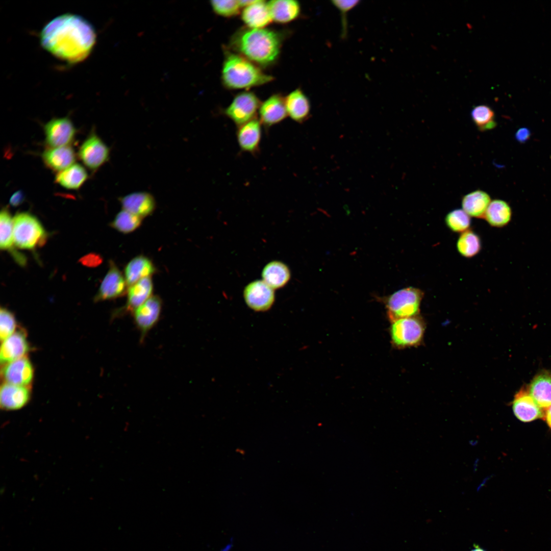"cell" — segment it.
I'll return each instance as SVG.
<instances>
[{"mask_svg":"<svg viewBox=\"0 0 551 551\" xmlns=\"http://www.w3.org/2000/svg\"><path fill=\"white\" fill-rule=\"evenodd\" d=\"M93 26L82 16L64 14L54 18L41 31L42 46L57 58L77 63L87 57L96 41Z\"/></svg>","mask_w":551,"mask_h":551,"instance_id":"obj_1","label":"cell"},{"mask_svg":"<svg viewBox=\"0 0 551 551\" xmlns=\"http://www.w3.org/2000/svg\"><path fill=\"white\" fill-rule=\"evenodd\" d=\"M233 44L241 56L265 66L277 59L281 42L279 34L272 30L248 29L234 37Z\"/></svg>","mask_w":551,"mask_h":551,"instance_id":"obj_2","label":"cell"},{"mask_svg":"<svg viewBox=\"0 0 551 551\" xmlns=\"http://www.w3.org/2000/svg\"><path fill=\"white\" fill-rule=\"evenodd\" d=\"M221 73L224 85L233 89L260 86L273 79L245 57L230 52L226 56Z\"/></svg>","mask_w":551,"mask_h":551,"instance_id":"obj_3","label":"cell"},{"mask_svg":"<svg viewBox=\"0 0 551 551\" xmlns=\"http://www.w3.org/2000/svg\"><path fill=\"white\" fill-rule=\"evenodd\" d=\"M47 232L38 218L26 212L17 213L13 217V239L15 247L34 250L43 245Z\"/></svg>","mask_w":551,"mask_h":551,"instance_id":"obj_4","label":"cell"},{"mask_svg":"<svg viewBox=\"0 0 551 551\" xmlns=\"http://www.w3.org/2000/svg\"><path fill=\"white\" fill-rule=\"evenodd\" d=\"M423 296L424 293L421 289L413 287L403 288L390 295L386 301L390 321L392 322L418 315Z\"/></svg>","mask_w":551,"mask_h":551,"instance_id":"obj_5","label":"cell"},{"mask_svg":"<svg viewBox=\"0 0 551 551\" xmlns=\"http://www.w3.org/2000/svg\"><path fill=\"white\" fill-rule=\"evenodd\" d=\"M425 327L423 320L418 315L392 322L390 334L393 346L401 349L419 345L423 338Z\"/></svg>","mask_w":551,"mask_h":551,"instance_id":"obj_6","label":"cell"},{"mask_svg":"<svg viewBox=\"0 0 551 551\" xmlns=\"http://www.w3.org/2000/svg\"><path fill=\"white\" fill-rule=\"evenodd\" d=\"M110 153L109 147L92 131L80 146L78 155L86 167L95 171L108 162Z\"/></svg>","mask_w":551,"mask_h":551,"instance_id":"obj_7","label":"cell"},{"mask_svg":"<svg viewBox=\"0 0 551 551\" xmlns=\"http://www.w3.org/2000/svg\"><path fill=\"white\" fill-rule=\"evenodd\" d=\"M261 103L257 96L250 92L237 95L224 110V114L239 127L256 118Z\"/></svg>","mask_w":551,"mask_h":551,"instance_id":"obj_8","label":"cell"},{"mask_svg":"<svg viewBox=\"0 0 551 551\" xmlns=\"http://www.w3.org/2000/svg\"><path fill=\"white\" fill-rule=\"evenodd\" d=\"M162 309V301L158 295H152L133 313L135 325L143 342L149 331L159 320Z\"/></svg>","mask_w":551,"mask_h":551,"instance_id":"obj_9","label":"cell"},{"mask_svg":"<svg viewBox=\"0 0 551 551\" xmlns=\"http://www.w3.org/2000/svg\"><path fill=\"white\" fill-rule=\"evenodd\" d=\"M45 142L48 147L69 145L75 138L77 130L68 117L53 118L44 126Z\"/></svg>","mask_w":551,"mask_h":551,"instance_id":"obj_10","label":"cell"},{"mask_svg":"<svg viewBox=\"0 0 551 551\" xmlns=\"http://www.w3.org/2000/svg\"><path fill=\"white\" fill-rule=\"evenodd\" d=\"M127 283L124 276L112 261L94 297L95 302L111 300L120 297L127 293Z\"/></svg>","mask_w":551,"mask_h":551,"instance_id":"obj_11","label":"cell"},{"mask_svg":"<svg viewBox=\"0 0 551 551\" xmlns=\"http://www.w3.org/2000/svg\"><path fill=\"white\" fill-rule=\"evenodd\" d=\"M153 283L151 277L143 278L130 286L127 290L126 304L115 310L114 318L132 313L152 295Z\"/></svg>","mask_w":551,"mask_h":551,"instance_id":"obj_12","label":"cell"},{"mask_svg":"<svg viewBox=\"0 0 551 551\" xmlns=\"http://www.w3.org/2000/svg\"><path fill=\"white\" fill-rule=\"evenodd\" d=\"M243 295L247 306L257 312L269 310L274 301L273 289L264 281H256L249 284L245 288Z\"/></svg>","mask_w":551,"mask_h":551,"instance_id":"obj_13","label":"cell"},{"mask_svg":"<svg viewBox=\"0 0 551 551\" xmlns=\"http://www.w3.org/2000/svg\"><path fill=\"white\" fill-rule=\"evenodd\" d=\"M1 375L5 383L29 386L33 379L34 369L29 359L23 357L4 364Z\"/></svg>","mask_w":551,"mask_h":551,"instance_id":"obj_14","label":"cell"},{"mask_svg":"<svg viewBox=\"0 0 551 551\" xmlns=\"http://www.w3.org/2000/svg\"><path fill=\"white\" fill-rule=\"evenodd\" d=\"M31 391L29 386L4 383L1 387L0 406L4 411H15L29 402Z\"/></svg>","mask_w":551,"mask_h":551,"instance_id":"obj_15","label":"cell"},{"mask_svg":"<svg viewBox=\"0 0 551 551\" xmlns=\"http://www.w3.org/2000/svg\"><path fill=\"white\" fill-rule=\"evenodd\" d=\"M515 416L523 422H530L544 418L545 410L541 408L530 394L528 388H522L517 392L512 403Z\"/></svg>","mask_w":551,"mask_h":551,"instance_id":"obj_16","label":"cell"},{"mask_svg":"<svg viewBox=\"0 0 551 551\" xmlns=\"http://www.w3.org/2000/svg\"><path fill=\"white\" fill-rule=\"evenodd\" d=\"M258 111L259 119L266 128L281 122L288 115L285 98L278 94L272 95L262 103Z\"/></svg>","mask_w":551,"mask_h":551,"instance_id":"obj_17","label":"cell"},{"mask_svg":"<svg viewBox=\"0 0 551 551\" xmlns=\"http://www.w3.org/2000/svg\"><path fill=\"white\" fill-rule=\"evenodd\" d=\"M13 239V218L9 209L4 207L0 213V248L8 252L14 261L20 266H24L27 259L24 255L15 248Z\"/></svg>","mask_w":551,"mask_h":551,"instance_id":"obj_18","label":"cell"},{"mask_svg":"<svg viewBox=\"0 0 551 551\" xmlns=\"http://www.w3.org/2000/svg\"><path fill=\"white\" fill-rule=\"evenodd\" d=\"M237 140L240 149L255 155L259 150L262 124L257 118L237 127Z\"/></svg>","mask_w":551,"mask_h":551,"instance_id":"obj_19","label":"cell"},{"mask_svg":"<svg viewBox=\"0 0 551 551\" xmlns=\"http://www.w3.org/2000/svg\"><path fill=\"white\" fill-rule=\"evenodd\" d=\"M29 349L30 346L24 331H15L2 341L0 352L1 363L4 365L25 357Z\"/></svg>","mask_w":551,"mask_h":551,"instance_id":"obj_20","label":"cell"},{"mask_svg":"<svg viewBox=\"0 0 551 551\" xmlns=\"http://www.w3.org/2000/svg\"><path fill=\"white\" fill-rule=\"evenodd\" d=\"M123 209L142 218L155 211L156 203L154 196L146 192L130 193L119 198Z\"/></svg>","mask_w":551,"mask_h":551,"instance_id":"obj_21","label":"cell"},{"mask_svg":"<svg viewBox=\"0 0 551 551\" xmlns=\"http://www.w3.org/2000/svg\"><path fill=\"white\" fill-rule=\"evenodd\" d=\"M41 158L47 167L59 172L74 164L76 154L70 145L48 147L42 153Z\"/></svg>","mask_w":551,"mask_h":551,"instance_id":"obj_22","label":"cell"},{"mask_svg":"<svg viewBox=\"0 0 551 551\" xmlns=\"http://www.w3.org/2000/svg\"><path fill=\"white\" fill-rule=\"evenodd\" d=\"M285 101L287 114L293 121L302 123L309 118L311 103L302 90L297 88L292 91L285 98Z\"/></svg>","mask_w":551,"mask_h":551,"instance_id":"obj_23","label":"cell"},{"mask_svg":"<svg viewBox=\"0 0 551 551\" xmlns=\"http://www.w3.org/2000/svg\"><path fill=\"white\" fill-rule=\"evenodd\" d=\"M241 19L249 29H263L272 20L267 3L262 0L257 1L244 8Z\"/></svg>","mask_w":551,"mask_h":551,"instance_id":"obj_24","label":"cell"},{"mask_svg":"<svg viewBox=\"0 0 551 551\" xmlns=\"http://www.w3.org/2000/svg\"><path fill=\"white\" fill-rule=\"evenodd\" d=\"M156 270L149 258L139 255L128 263L124 268V276L127 285L130 286L143 278L151 277Z\"/></svg>","mask_w":551,"mask_h":551,"instance_id":"obj_25","label":"cell"},{"mask_svg":"<svg viewBox=\"0 0 551 551\" xmlns=\"http://www.w3.org/2000/svg\"><path fill=\"white\" fill-rule=\"evenodd\" d=\"M528 390L541 408L547 409L551 405V372H539L531 381Z\"/></svg>","mask_w":551,"mask_h":551,"instance_id":"obj_26","label":"cell"},{"mask_svg":"<svg viewBox=\"0 0 551 551\" xmlns=\"http://www.w3.org/2000/svg\"><path fill=\"white\" fill-rule=\"evenodd\" d=\"M267 6L272 20L279 23H287L296 19L300 13V5L294 0H273Z\"/></svg>","mask_w":551,"mask_h":551,"instance_id":"obj_27","label":"cell"},{"mask_svg":"<svg viewBox=\"0 0 551 551\" xmlns=\"http://www.w3.org/2000/svg\"><path fill=\"white\" fill-rule=\"evenodd\" d=\"M491 200L486 192L478 189L470 192L462 198V209L470 217L484 218Z\"/></svg>","mask_w":551,"mask_h":551,"instance_id":"obj_28","label":"cell"},{"mask_svg":"<svg viewBox=\"0 0 551 551\" xmlns=\"http://www.w3.org/2000/svg\"><path fill=\"white\" fill-rule=\"evenodd\" d=\"M88 174L86 169L81 164L74 163L58 172L55 177V182L62 187L69 190L79 189L86 181Z\"/></svg>","mask_w":551,"mask_h":551,"instance_id":"obj_29","label":"cell"},{"mask_svg":"<svg viewBox=\"0 0 551 551\" xmlns=\"http://www.w3.org/2000/svg\"><path fill=\"white\" fill-rule=\"evenodd\" d=\"M512 210L509 205L502 199H494L489 204L484 218L491 227L502 228L510 221Z\"/></svg>","mask_w":551,"mask_h":551,"instance_id":"obj_30","label":"cell"},{"mask_svg":"<svg viewBox=\"0 0 551 551\" xmlns=\"http://www.w3.org/2000/svg\"><path fill=\"white\" fill-rule=\"evenodd\" d=\"M262 277L263 281L271 288L282 287L290 279V271L288 267L279 261H272L264 268Z\"/></svg>","mask_w":551,"mask_h":551,"instance_id":"obj_31","label":"cell"},{"mask_svg":"<svg viewBox=\"0 0 551 551\" xmlns=\"http://www.w3.org/2000/svg\"><path fill=\"white\" fill-rule=\"evenodd\" d=\"M457 249L462 257L470 258L476 256L482 247L480 236L470 229L462 233L456 243Z\"/></svg>","mask_w":551,"mask_h":551,"instance_id":"obj_32","label":"cell"},{"mask_svg":"<svg viewBox=\"0 0 551 551\" xmlns=\"http://www.w3.org/2000/svg\"><path fill=\"white\" fill-rule=\"evenodd\" d=\"M142 219L123 209L117 214L110 223V226L120 233L128 234L133 232L140 226Z\"/></svg>","mask_w":551,"mask_h":551,"instance_id":"obj_33","label":"cell"},{"mask_svg":"<svg viewBox=\"0 0 551 551\" xmlns=\"http://www.w3.org/2000/svg\"><path fill=\"white\" fill-rule=\"evenodd\" d=\"M494 116L493 110L485 105L475 106L471 111L472 120L481 131L491 130L496 126Z\"/></svg>","mask_w":551,"mask_h":551,"instance_id":"obj_34","label":"cell"},{"mask_svg":"<svg viewBox=\"0 0 551 551\" xmlns=\"http://www.w3.org/2000/svg\"><path fill=\"white\" fill-rule=\"evenodd\" d=\"M445 223L451 231L461 234L469 229L471 217L463 209H455L446 215Z\"/></svg>","mask_w":551,"mask_h":551,"instance_id":"obj_35","label":"cell"},{"mask_svg":"<svg viewBox=\"0 0 551 551\" xmlns=\"http://www.w3.org/2000/svg\"><path fill=\"white\" fill-rule=\"evenodd\" d=\"M16 320L14 314L5 308L0 310V338L3 341L15 332Z\"/></svg>","mask_w":551,"mask_h":551,"instance_id":"obj_36","label":"cell"},{"mask_svg":"<svg viewBox=\"0 0 551 551\" xmlns=\"http://www.w3.org/2000/svg\"><path fill=\"white\" fill-rule=\"evenodd\" d=\"M210 4L215 13L224 17L238 14L241 8L239 1L234 0L211 1Z\"/></svg>","mask_w":551,"mask_h":551,"instance_id":"obj_37","label":"cell"},{"mask_svg":"<svg viewBox=\"0 0 551 551\" xmlns=\"http://www.w3.org/2000/svg\"><path fill=\"white\" fill-rule=\"evenodd\" d=\"M332 4L341 13L342 26L343 38L346 37L347 32V18L346 16L347 12L354 9L359 5L360 1H343L333 0L331 2Z\"/></svg>","mask_w":551,"mask_h":551,"instance_id":"obj_38","label":"cell"},{"mask_svg":"<svg viewBox=\"0 0 551 551\" xmlns=\"http://www.w3.org/2000/svg\"><path fill=\"white\" fill-rule=\"evenodd\" d=\"M79 262L86 266L94 267L99 265L102 262V257L97 254L90 253L82 257Z\"/></svg>","mask_w":551,"mask_h":551,"instance_id":"obj_39","label":"cell"},{"mask_svg":"<svg viewBox=\"0 0 551 551\" xmlns=\"http://www.w3.org/2000/svg\"><path fill=\"white\" fill-rule=\"evenodd\" d=\"M24 199L25 196L23 192L20 190H18L11 196L9 204L12 207H17L22 204Z\"/></svg>","mask_w":551,"mask_h":551,"instance_id":"obj_40","label":"cell"},{"mask_svg":"<svg viewBox=\"0 0 551 551\" xmlns=\"http://www.w3.org/2000/svg\"><path fill=\"white\" fill-rule=\"evenodd\" d=\"M531 136V131L527 128H521L515 133V137L519 143H525Z\"/></svg>","mask_w":551,"mask_h":551,"instance_id":"obj_41","label":"cell"},{"mask_svg":"<svg viewBox=\"0 0 551 551\" xmlns=\"http://www.w3.org/2000/svg\"><path fill=\"white\" fill-rule=\"evenodd\" d=\"M544 419L546 420L547 424L551 428V405L545 409Z\"/></svg>","mask_w":551,"mask_h":551,"instance_id":"obj_42","label":"cell"},{"mask_svg":"<svg viewBox=\"0 0 551 551\" xmlns=\"http://www.w3.org/2000/svg\"><path fill=\"white\" fill-rule=\"evenodd\" d=\"M470 551H486L485 549L481 547L479 544L474 543L473 544V548Z\"/></svg>","mask_w":551,"mask_h":551,"instance_id":"obj_43","label":"cell"},{"mask_svg":"<svg viewBox=\"0 0 551 551\" xmlns=\"http://www.w3.org/2000/svg\"><path fill=\"white\" fill-rule=\"evenodd\" d=\"M232 543H229L228 544L226 545L223 548H222L220 551H230L232 548Z\"/></svg>","mask_w":551,"mask_h":551,"instance_id":"obj_44","label":"cell"}]
</instances>
